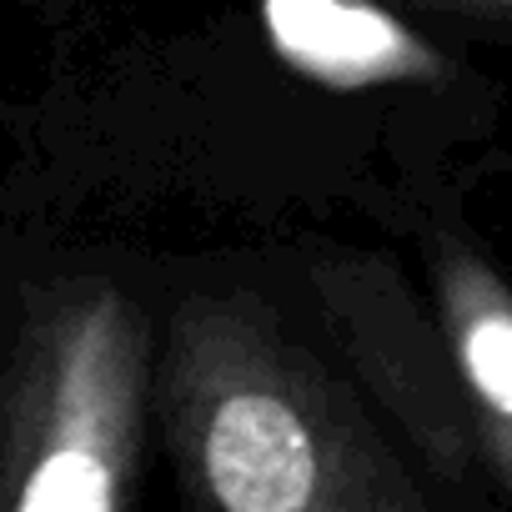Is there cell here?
Returning a JSON list of instances; mask_svg holds the SVG:
<instances>
[{"mask_svg":"<svg viewBox=\"0 0 512 512\" xmlns=\"http://www.w3.org/2000/svg\"><path fill=\"white\" fill-rule=\"evenodd\" d=\"M272 51L327 91L427 86L447 71L442 51L392 11V0H256Z\"/></svg>","mask_w":512,"mask_h":512,"instance_id":"cell-3","label":"cell"},{"mask_svg":"<svg viewBox=\"0 0 512 512\" xmlns=\"http://www.w3.org/2000/svg\"><path fill=\"white\" fill-rule=\"evenodd\" d=\"M392 6L422 16H477V21H512V0H392Z\"/></svg>","mask_w":512,"mask_h":512,"instance_id":"cell-5","label":"cell"},{"mask_svg":"<svg viewBox=\"0 0 512 512\" xmlns=\"http://www.w3.org/2000/svg\"><path fill=\"white\" fill-rule=\"evenodd\" d=\"M166 432L181 492L226 512L412 507L327 372L246 302H181L166 352Z\"/></svg>","mask_w":512,"mask_h":512,"instance_id":"cell-1","label":"cell"},{"mask_svg":"<svg viewBox=\"0 0 512 512\" xmlns=\"http://www.w3.org/2000/svg\"><path fill=\"white\" fill-rule=\"evenodd\" d=\"M437 317L482 462L512 502V287L467 241L437 251Z\"/></svg>","mask_w":512,"mask_h":512,"instance_id":"cell-4","label":"cell"},{"mask_svg":"<svg viewBox=\"0 0 512 512\" xmlns=\"http://www.w3.org/2000/svg\"><path fill=\"white\" fill-rule=\"evenodd\" d=\"M146 322L111 292H76L31 362L0 502L21 512H116L131 502L146 432Z\"/></svg>","mask_w":512,"mask_h":512,"instance_id":"cell-2","label":"cell"}]
</instances>
